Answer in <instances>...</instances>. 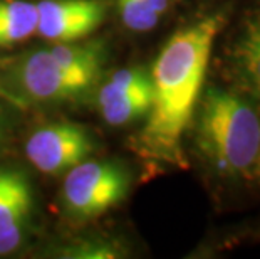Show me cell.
<instances>
[{
  "mask_svg": "<svg viewBox=\"0 0 260 259\" xmlns=\"http://www.w3.org/2000/svg\"><path fill=\"white\" fill-rule=\"evenodd\" d=\"M119 17L129 31L148 32L154 29L159 22V15L149 7L146 0H116Z\"/></svg>",
  "mask_w": 260,
  "mask_h": 259,
  "instance_id": "obj_11",
  "label": "cell"
},
{
  "mask_svg": "<svg viewBox=\"0 0 260 259\" xmlns=\"http://www.w3.org/2000/svg\"><path fill=\"white\" fill-rule=\"evenodd\" d=\"M66 257H79V259H111L118 257V251L109 244H101V242H89L84 246H74L71 249H64Z\"/></svg>",
  "mask_w": 260,
  "mask_h": 259,
  "instance_id": "obj_12",
  "label": "cell"
},
{
  "mask_svg": "<svg viewBox=\"0 0 260 259\" xmlns=\"http://www.w3.org/2000/svg\"><path fill=\"white\" fill-rule=\"evenodd\" d=\"M37 4L0 0V47H12L37 34Z\"/></svg>",
  "mask_w": 260,
  "mask_h": 259,
  "instance_id": "obj_10",
  "label": "cell"
},
{
  "mask_svg": "<svg viewBox=\"0 0 260 259\" xmlns=\"http://www.w3.org/2000/svg\"><path fill=\"white\" fill-rule=\"evenodd\" d=\"M99 78L98 73L68 68L46 47L7 61L0 73V93L27 103L68 101L91 91Z\"/></svg>",
  "mask_w": 260,
  "mask_h": 259,
  "instance_id": "obj_3",
  "label": "cell"
},
{
  "mask_svg": "<svg viewBox=\"0 0 260 259\" xmlns=\"http://www.w3.org/2000/svg\"><path fill=\"white\" fill-rule=\"evenodd\" d=\"M234 64L242 84L260 98V12L247 20L234 47Z\"/></svg>",
  "mask_w": 260,
  "mask_h": 259,
  "instance_id": "obj_9",
  "label": "cell"
},
{
  "mask_svg": "<svg viewBox=\"0 0 260 259\" xmlns=\"http://www.w3.org/2000/svg\"><path fill=\"white\" fill-rule=\"evenodd\" d=\"M151 101V73L143 68L114 71L98 90L99 113L111 126H124L146 117Z\"/></svg>",
  "mask_w": 260,
  "mask_h": 259,
  "instance_id": "obj_6",
  "label": "cell"
},
{
  "mask_svg": "<svg viewBox=\"0 0 260 259\" xmlns=\"http://www.w3.org/2000/svg\"><path fill=\"white\" fill-rule=\"evenodd\" d=\"M197 147L220 175L253 177L260 153V114L245 98L212 86L198 100Z\"/></svg>",
  "mask_w": 260,
  "mask_h": 259,
  "instance_id": "obj_2",
  "label": "cell"
},
{
  "mask_svg": "<svg viewBox=\"0 0 260 259\" xmlns=\"http://www.w3.org/2000/svg\"><path fill=\"white\" fill-rule=\"evenodd\" d=\"M226 24L217 12L181 27L170 37L151 69L153 101L135 150L154 165L185 167L183 135L203 93L210 56Z\"/></svg>",
  "mask_w": 260,
  "mask_h": 259,
  "instance_id": "obj_1",
  "label": "cell"
},
{
  "mask_svg": "<svg viewBox=\"0 0 260 259\" xmlns=\"http://www.w3.org/2000/svg\"><path fill=\"white\" fill-rule=\"evenodd\" d=\"M146 2L149 4V7H151L154 12L159 15V17L167 12L168 5H170V0H146Z\"/></svg>",
  "mask_w": 260,
  "mask_h": 259,
  "instance_id": "obj_13",
  "label": "cell"
},
{
  "mask_svg": "<svg viewBox=\"0 0 260 259\" xmlns=\"http://www.w3.org/2000/svg\"><path fill=\"white\" fill-rule=\"evenodd\" d=\"M128 189L129 174L123 165L86 158L66 172L60 200L71 217L89 220L118 206Z\"/></svg>",
  "mask_w": 260,
  "mask_h": 259,
  "instance_id": "obj_4",
  "label": "cell"
},
{
  "mask_svg": "<svg viewBox=\"0 0 260 259\" xmlns=\"http://www.w3.org/2000/svg\"><path fill=\"white\" fill-rule=\"evenodd\" d=\"M4 133H5L4 123H2V118H0V147H2V141H4Z\"/></svg>",
  "mask_w": 260,
  "mask_h": 259,
  "instance_id": "obj_15",
  "label": "cell"
},
{
  "mask_svg": "<svg viewBox=\"0 0 260 259\" xmlns=\"http://www.w3.org/2000/svg\"><path fill=\"white\" fill-rule=\"evenodd\" d=\"M37 34L49 42H76L103 24L106 0H42L37 4Z\"/></svg>",
  "mask_w": 260,
  "mask_h": 259,
  "instance_id": "obj_7",
  "label": "cell"
},
{
  "mask_svg": "<svg viewBox=\"0 0 260 259\" xmlns=\"http://www.w3.org/2000/svg\"><path fill=\"white\" fill-rule=\"evenodd\" d=\"M34 194L29 177L19 168L0 167V256L24 244L32 224Z\"/></svg>",
  "mask_w": 260,
  "mask_h": 259,
  "instance_id": "obj_8",
  "label": "cell"
},
{
  "mask_svg": "<svg viewBox=\"0 0 260 259\" xmlns=\"http://www.w3.org/2000/svg\"><path fill=\"white\" fill-rule=\"evenodd\" d=\"M253 177L258 180L260 184V153H258V158H257V165H255V170H253Z\"/></svg>",
  "mask_w": 260,
  "mask_h": 259,
  "instance_id": "obj_14",
  "label": "cell"
},
{
  "mask_svg": "<svg viewBox=\"0 0 260 259\" xmlns=\"http://www.w3.org/2000/svg\"><path fill=\"white\" fill-rule=\"evenodd\" d=\"M24 150L39 172L60 175L84 162L94 150V141L79 125L51 123L37 128L25 141Z\"/></svg>",
  "mask_w": 260,
  "mask_h": 259,
  "instance_id": "obj_5",
  "label": "cell"
}]
</instances>
